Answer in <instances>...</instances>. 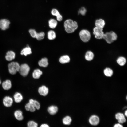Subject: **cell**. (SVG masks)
<instances>
[{"label": "cell", "instance_id": "6da1fadb", "mask_svg": "<svg viewBox=\"0 0 127 127\" xmlns=\"http://www.w3.org/2000/svg\"><path fill=\"white\" fill-rule=\"evenodd\" d=\"M64 26L66 32L70 33L73 32L78 27L77 22L71 19L66 20L64 22Z\"/></svg>", "mask_w": 127, "mask_h": 127}, {"label": "cell", "instance_id": "7a4b0ae2", "mask_svg": "<svg viewBox=\"0 0 127 127\" xmlns=\"http://www.w3.org/2000/svg\"><path fill=\"white\" fill-rule=\"evenodd\" d=\"M117 37L116 33L113 31H111L104 33L102 39L107 43L110 44L116 40Z\"/></svg>", "mask_w": 127, "mask_h": 127}, {"label": "cell", "instance_id": "3957f363", "mask_svg": "<svg viewBox=\"0 0 127 127\" xmlns=\"http://www.w3.org/2000/svg\"><path fill=\"white\" fill-rule=\"evenodd\" d=\"M79 35L81 40L84 42H88L90 40L91 37L90 31L86 29L81 30L79 32Z\"/></svg>", "mask_w": 127, "mask_h": 127}, {"label": "cell", "instance_id": "277c9868", "mask_svg": "<svg viewBox=\"0 0 127 127\" xmlns=\"http://www.w3.org/2000/svg\"><path fill=\"white\" fill-rule=\"evenodd\" d=\"M20 66L18 63L16 62H12L9 63L8 67L9 73L12 75L15 74L19 71Z\"/></svg>", "mask_w": 127, "mask_h": 127}, {"label": "cell", "instance_id": "5b68a950", "mask_svg": "<svg viewBox=\"0 0 127 127\" xmlns=\"http://www.w3.org/2000/svg\"><path fill=\"white\" fill-rule=\"evenodd\" d=\"M103 30V28L96 26L93 28V34L95 38L98 39H102L104 34Z\"/></svg>", "mask_w": 127, "mask_h": 127}, {"label": "cell", "instance_id": "8992f818", "mask_svg": "<svg viewBox=\"0 0 127 127\" xmlns=\"http://www.w3.org/2000/svg\"><path fill=\"white\" fill-rule=\"evenodd\" d=\"M30 70L29 67L28 65L23 64L20 66L18 72L21 75L25 76L28 74Z\"/></svg>", "mask_w": 127, "mask_h": 127}, {"label": "cell", "instance_id": "52a82bcc", "mask_svg": "<svg viewBox=\"0 0 127 127\" xmlns=\"http://www.w3.org/2000/svg\"><path fill=\"white\" fill-rule=\"evenodd\" d=\"M10 24V21L8 20L1 19L0 20V28L3 30H5L9 28Z\"/></svg>", "mask_w": 127, "mask_h": 127}, {"label": "cell", "instance_id": "ba28073f", "mask_svg": "<svg viewBox=\"0 0 127 127\" xmlns=\"http://www.w3.org/2000/svg\"><path fill=\"white\" fill-rule=\"evenodd\" d=\"M13 102L12 98L9 96L5 97L3 100V103L4 105L7 107H11L12 105Z\"/></svg>", "mask_w": 127, "mask_h": 127}, {"label": "cell", "instance_id": "9c48e42d", "mask_svg": "<svg viewBox=\"0 0 127 127\" xmlns=\"http://www.w3.org/2000/svg\"><path fill=\"white\" fill-rule=\"evenodd\" d=\"M89 121L90 123L91 124L95 126L99 124V119L97 116L93 115L90 117Z\"/></svg>", "mask_w": 127, "mask_h": 127}, {"label": "cell", "instance_id": "30bf717a", "mask_svg": "<svg viewBox=\"0 0 127 127\" xmlns=\"http://www.w3.org/2000/svg\"><path fill=\"white\" fill-rule=\"evenodd\" d=\"M51 13L52 15L56 16L57 21H62L63 17L57 9L55 8L52 9L51 11Z\"/></svg>", "mask_w": 127, "mask_h": 127}, {"label": "cell", "instance_id": "8fae6325", "mask_svg": "<svg viewBox=\"0 0 127 127\" xmlns=\"http://www.w3.org/2000/svg\"><path fill=\"white\" fill-rule=\"evenodd\" d=\"M115 117L119 123H123L126 121L125 116L122 113H117L115 115Z\"/></svg>", "mask_w": 127, "mask_h": 127}, {"label": "cell", "instance_id": "7c38bea8", "mask_svg": "<svg viewBox=\"0 0 127 127\" xmlns=\"http://www.w3.org/2000/svg\"><path fill=\"white\" fill-rule=\"evenodd\" d=\"M94 57V54L90 50H88L86 52L84 58L86 60L88 61H91L93 59Z\"/></svg>", "mask_w": 127, "mask_h": 127}, {"label": "cell", "instance_id": "4fadbf2b", "mask_svg": "<svg viewBox=\"0 0 127 127\" xmlns=\"http://www.w3.org/2000/svg\"><path fill=\"white\" fill-rule=\"evenodd\" d=\"M38 91L40 95L45 96L47 95L48 93V89L45 86H42L39 88Z\"/></svg>", "mask_w": 127, "mask_h": 127}, {"label": "cell", "instance_id": "5bb4252c", "mask_svg": "<svg viewBox=\"0 0 127 127\" xmlns=\"http://www.w3.org/2000/svg\"><path fill=\"white\" fill-rule=\"evenodd\" d=\"M15 56V53L11 51H8L6 53L5 56L6 60L9 61H10L14 59Z\"/></svg>", "mask_w": 127, "mask_h": 127}, {"label": "cell", "instance_id": "9a60e30c", "mask_svg": "<svg viewBox=\"0 0 127 127\" xmlns=\"http://www.w3.org/2000/svg\"><path fill=\"white\" fill-rule=\"evenodd\" d=\"M2 86L3 89L6 90L10 89L12 86L11 81L9 80H7L3 82L2 83Z\"/></svg>", "mask_w": 127, "mask_h": 127}, {"label": "cell", "instance_id": "2e32d148", "mask_svg": "<svg viewBox=\"0 0 127 127\" xmlns=\"http://www.w3.org/2000/svg\"><path fill=\"white\" fill-rule=\"evenodd\" d=\"M103 73L105 76L107 77H111L113 73V70L109 67L105 68L103 70Z\"/></svg>", "mask_w": 127, "mask_h": 127}, {"label": "cell", "instance_id": "e0dca14e", "mask_svg": "<svg viewBox=\"0 0 127 127\" xmlns=\"http://www.w3.org/2000/svg\"><path fill=\"white\" fill-rule=\"evenodd\" d=\"M105 24L104 20L101 19L97 20L95 22L96 27L103 28L104 27Z\"/></svg>", "mask_w": 127, "mask_h": 127}, {"label": "cell", "instance_id": "ac0fdd59", "mask_svg": "<svg viewBox=\"0 0 127 127\" xmlns=\"http://www.w3.org/2000/svg\"><path fill=\"white\" fill-rule=\"evenodd\" d=\"M116 62L119 65L123 66L125 64L126 60V58L123 56H120L118 57L116 60Z\"/></svg>", "mask_w": 127, "mask_h": 127}, {"label": "cell", "instance_id": "d6986e66", "mask_svg": "<svg viewBox=\"0 0 127 127\" xmlns=\"http://www.w3.org/2000/svg\"><path fill=\"white\" fill-rule=\"evenodd\" d=\"M13 97L16 103L20 102L23 99V96L20 93L16 92L14 94Z\"/></svg>", "mask_w": 127, "mask_h": 127}, {"label": "cell", "instance_id": "ffe728a7", "mask_svg": "<svg viewBox=\"0 0 127 127\" xmlns=\"http://www.w3.org/2000/svg\"><path fill=\"white\" fill-rule=\"evenodd\" d=\"M14 115L16 119L18 120L21 121L23 119V113L20 110L16 111L14 113Z\"/></svg>", "mask_w": 127, "mask_h": 127}, {"label": "cell", "instance_id": "44dd1931", "mask_svg": "<svg viewBox=\"0 0 127 127\" xmlns=\"http://www.w3.org/2000/svg\"><path fill=\"white\" fill-rule=\"evenodd\" d=\"M58 108L57 107L55 106H51L48 108V112L51 115H54L57 112Z\"/></svg>", "mask_w": 127, "mask_h": 127}, {"label": "cell", "instance_id": "7402d4cb", "mask_svg": "<svg viewBox=\"0 0 127 127\" xmlns=\"http://www.w3.org/2000/svg\"><path fill=\"white\" fill-rule=\"evenodd\" d=\"M70 60L69 56L68 55H65L61 56L59 59L60 62L62 64H64L69 62Z\"/></svg>", "mask_w": 127, "mask_h": 127}, {"label": "cell", "instance_id": "603a6c76", "mask_svg": "<svg viewBox=\"0 0 127 127\" xmlns=\"http://www.w3.org/2000/svg\"><path fill=\"white\" fill-rule=\"evenodd\" d=\"M32 53L31 49L30 47L28 46L23 48L21 51L20 54L22 55H24L26 56L27 55Z\"/></svg>", "mask_w": 127, "mask_h": 127}, {"label": "cell", "instance_id": "cb8c5ba5", "mask_svg": "<svg viewBox=\"0 0 127 127\" xmlns=\"http://www.w3.org/2000/svg\"><path fill=\"white\" fill-rule=\"evenodd\" d=\"M42 74V72L38 69L35 70L33 72L32 75L33 77L35 79L39 78Z\"/></svg>", "mask_w": 127, "mask_h": 127}, {"label": "cell", "instance_id": "d4e9b609", "mask_svg": "<svg viewBox=\"0 0 127 127\" xmlns=\"http://www.w3.org/2000/svg\"><path fill=\"white\" fill-rule=\"evenodd\" d=\"M39 65L41 67H46L48 64V59L46 58H42L38 62Z\"/></svg>", "mask_w": 127, "mask_h": 127}, {"label": "cell", "instance_id": "484cf974", "mask_svg": "<svg viewBox=\"0 0 127 127\" xmlns=\"http://www.w3.org/2000/svg\"><path fill=\"white\" fill-rule=\"evenodd\" d=\"M49 26L51 28L53 29L55 28L57 24V22L54 19H51L48 21Z\"/></svg>", "mask_w": 127, "mask_h": 127}, {"label": "cell", "instance_id": "4316f807", "mask_svg": "<svg viewBox=\"0 0 127 127\" xmlns=\"http://www.w3.org/2000/svg\"><path fill=\"white\" fill-rule=\"evenodd\" d=\"M29 103L32 104L36 109H39L40 108V104L37 101L34 100L32 99H31L29 100Z\"/></svg>", "mask_w": 127, "mask_h": 127}, {"label": "cell", "instance_id": "83f0119b", "mask_svg": "<svg viewBox=\"0 0 127 127\" xmlns=\"http://www.w3.org/2000/svg\"><path fill=\"white\" fill-rule=\"evenodd\" d=\"M25 107L27 111H29L32 112L36 110L35 107L29 103H28L26 104Z\"/></svg>", "mask_w": 127, "mask_h": 127}, {"label": "cell", "instance_id": "f1b7e54d", "mask_svg": "<svg viewBox=\"0 0 127 127\" xmlns=\"http://www.w3.org/2000/svg\"><path fill=\"white\" fill-rule=\"evenodd\" d=\"M48 39L52 40L55 39L56 37V34L53 30L49 31L48 33Z\"/></svg>", "mask_w": 127, "mask_h": 127}, {"label": "cell", "instance_id": "f546056e", "mask_svg": "<svg viewBox=\"0 0 127 127\" xmlns=\"http://www.w3.org/2000/svg\"><path fill=\"white\" fill-rule=\"evenodd\" d=\"M71 121V119L69 116H67L64 117L63 119V123L66 125L70 124Z\"/></svg>", "mask_w": 127, "mask_h": 127}, {"label": "cell", "instance_id": "4dcf8cb0", "mask_svg": "<svg viewBox=\"0 0 127 127\" xmlns=\"http://www.w3.org/2000/svg\"><path fill=\"white\" fill-rule=\"evenodd\" d=\"M45 34L43 32L39 33H37L35 38L38 40H40L43 39L44 37Z\"/></svg>", "mask_w": 127, "mask_h": 127}, {"label": "cell", "instance_id": "1f68e13d", "mask_svg": "<svg viewBox=\"0 0 127 127\" xmlns=\"http://www.w3.org/2000/svg\"><path fill=\"white\" fill-rule=\"evenodd\" d=\"M38 125L37 123L32 121H29L27 123L28 126L29 127H37Z\"/></svg>", "mask_w": 127, "mask_h": 127}, {"label": "cell", "instance_id": "d6a6232c", "mask_svg": "<svg viewBox=\"0 0 127 127\" xmlns=\"http://www.w3.org/2000/svg\"><path fill=\"white\" fill-rule=\"evenodd\" d=\"M87 10L84 7L80 8L78 11L79 14H80L82 15H84L86 13Z\"/></svg>", "mask_w": 127, "mask_h": 127}, {"label": "cell", "instance_id": "836d02e7", "mask_svg": "<svg viewBox=\"0 0 127 127\" xmlns=\"http://www.w3.org/2000/svg\"><path fill=\"white\" fill-rule=\"evenodd\" d=\"M29 32L31 36L32 37L35 38L37 32L35 29H30L29 30Z\"/></svg>", "mask_w": 127, "mask_h": 127}, {"label": "cell", "instance_id": "e575fe53", "mask_svg": "<svg viewBox=\"0 0 127 127\" xmlns=\"http://www.w3.org/2000/svg\"><path fill=\"white\" fill-rule=\"evenodd\" d=\"M114 127H123V126L120 123L115 124L114 126Z\"/></svg>", "mask_w": 127, "mask_h": 127}, {"label": "cell", "instance_id": "d590c367", "mask_svg": "<svg viewBox=\"0 0 127 127\" xmlns=\"http://www.w3.org/2000/svg\"><path fill=\"white\" fill-rule=\"evenodd\" d=\"M49 127L48 125L46 124H42L40 126V127Z\"/></svg>", "mask_w": 127, "mask_h": 127}, {"label": "cell", "instance_id": "8d00e7d4", "mask_svg": "<svg viewBox=\"0 0 127 127\" xmlns=\"http://www.w3.org/2000/svg\"><path fill=\"white\" fill-rule=\"evenodd\" d=\"M125 116H127V110H126L125 112Z\"/></svg>", "mask_w": 127, "mask_h": 127}, {"label": "cell", "instance_id": "74e56055", "mask_svg": "<svg viewBox=\"0 0 127 127\" xmlns=\"http://www.w3.org/2000/svg\"><path fill=\"white\" fill-rule=\"evenodd\" d=\"M1 81L0 79V84H1Z\"/></svg>", "mask_w": 127, "mask_h": 127}]
</instances>
